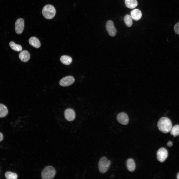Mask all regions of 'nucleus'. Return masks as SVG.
Wrapping results in <instances>:
<instances>
[{
	"label": "nucleus",
	"instance_id": "3",
	"mask_svg": "<svg viewBox=\"0 0 179 179\" xmlns=\"http://www.w3.org/2000/svg\"><path fill=\"white\" fill-rule=\"evenodd\" d=\"M111 161L108 160L105 156L101 157L100 159L98 164V169L100 172L104 173L107 171L111 164Z\"/></svg>",
	"mask_w": 179,
	"mask_h": 179
},
{
	"label": "nucleus",
	"instance_id": "20",
	"mask_svg": "<svg viewBox=\"0 0 179 179\" xmlns=\"http://www.w3.org/2000/svg\"><path fill=\"white\" fill-rule=\"evenodd\" d=\"M171 134L174 137L179 135V125H177L172 127L170 131Z\"/></svg>",
	"mask_w": 179,
	"mask_h": 179
},
{
	"label": "nucleus",
	"instance_id": "5",
	"mask_svg": "<svg viewBox=\"0 0 179 179\" xmlns=\"http://www.w3.org/2000/svg\"><path fill=\"white\" fill-rule=\"evenodd\" d=\"M168 155V152L167 149L164 148H161L157 152V159L160 162H163L167 158Z\"/></svg>",
	"mask_w": 179,
	"mask_h": 179
},
{
	"label": "nucleus",
	"instance_id": "17",
	"mask_svg": "<svg viewBox=\"0 0 179 179\" xmlns=\"http://www.w3.org/2000/svg\"><path fill=\"white\" fill-rule=\"evenodd\" d=\"M7 107L3 104L0 103V118L6 116L8 113Z\"/></svg>",
	"mask_w": 179,
	"mask_h": 179
},
{
	"label": "nucleus",
	"instance_id": "7",
	"mask_svg": "<svg viewBox=\"0 0 179 179\" xmlns=\"http://www.w3.org/2000/svg\"><path fill=\"white\" fill-rule=\"evenodd\" d=\"M74 78L71 76H68L63 78L60 81L59 84L62 87H67L72 84L75 82Z\"/></svg>",
	"mask_w": 179,
	"mask_h": 179
},
{
	"label": "nucleus",
	"instance_id": "24",
	"mask_svg": "<svg viewBox=\"0 0 179 179\" xmlns=\"http://www.w3.org/2000/svg\"><path fill=\"white\" fill-rule=\"evenodd\" d=\"M3 139V136L2 134L0 132V142L2 141Z\"/></svg>",
	"mask_w": 179,
	"mask_h": 179
},
{
	"label": "nucleus",
	"instance_id": "21",
	"mask_svg": "<svg viewBox=\"0 0 179 179\" xmlns=\"http://www.w3.org/2000/svg\"><path fill=\"white\" fill-rule=\"evenodd\" d=\"M5 176V178L7 179H16L18 177L16 174L10 172H6Z\"/></svg>",
	"mask_w": 179,
	"mask_h": 179
},
{
	"label": "nucleus",
	"instance_id": "15",
	"mask_svg": "<svg viewBox=\"0 0 179 179\" xmlns=\"http://www.w3.org/2000/svg\"><path fill=\"white\" fill-rule=\"evenodd\" d=\"M125 3L126 6L130 9L135 8L138 4L136 0H125Z\"/></svg>",
	"mask_w": 179,
	"mask_h": 179
},
{
	"label": "nucleus",
	"instance_id": "11",
	"mask_svg": "<svg viewBox=\"0 0 179 179\" xmlns=\"http://www.w3.org/2000/svg\"><path fill=\"white\" fill-rule=\"evenodd\" d=\"M131 16L133 20L135 21L139 20L142 16V13L139 10L136 9L132 10L131 12Z\"/></svg>",
	"mask_w": 179,
	"mask_h": 179
},
{
	"label": "nucleus",
	"instance_id": "10",
	"mask_svg": "<svg viewBox=\"0 0 179 179\" xmlns=\"http://www.w3.org/2000/svg\"><path fill=\"white\" fill-rule=\"evenodd\" d=\"M65 119L70 121L74 120L75 118L76 114L74 111L71 108H67L65 110L64 112Z\"/></svg>",
	"mask_w": 179,
	"mask_h": 179
},
{
	"label": "nucleus",
	"instance_id": "18",
	"mask_svg": "<svg viewBox=\"0 0 179 179\" xmlns=\"http://www.w3.org/2000/svg\"><path fill=\"white\" fill-rule=\"evenodd\" d=\"M132 18L131 15L127 14L124 17V21L127 26L128 27H131L133 24Z\"/></svg>",
	"mask_w": 179,
	"mask_h": 179
},
{
	"label": "nucleus",
	"instance_id": "2",
	"mask_svg": "<svg viewBox=\"0 0 179 179\" xmlns=\"http://www.w3.org/2000/svg\"><path fill=\"white\" fill-rule=\"evenodd\" d=\"M42 13L44 17L47 19H51L55 16L56 10L53 6L50 4L45 5L42 10Z\"/></svg>",
	"mask_w": 179,
	"mask_h": 179
},
{
	"label": "nucleus",
	"instance_id": "13",
	"mask_svg": "<svg viewBox=\"0 0 179 179\" xmlns=\"http://www.w3.org/2000/svg\"><path fill=\"white\" fill-rule=\"evenodd\" d=\"M29 42L32 46L38 48H39L41 46V43L38 39L37 38L33 37L30 38Z\"/></svg>",
	"mask_w": 179,
	"mask_h": 179
},
{
	"label": "nucleus",
	"instance_id": "23",
	"mask_svg": "<svg viewBox=\"0 0 179 179\" xmlns=\"http://www.w3.org/2000/svg\"><path fill=\"white\" fill-rule=\"evenodd\" d=\"M173 143L172 141H169L167 143V145L168 146L171 147L173 145Z\"/></svg>",
	"mask_w": 179,
	"mask_h": 179
},
{
	"label": "nucleus",
	"instance_id": "19",
	"mask_svg": "<svg viewBox=\"0 0 179 179\" xmlns=\"http://www.w3.org/2000/svg\"><path fill=\"white\" fill-rule=\"evenodd\" d=\"M9 45L11 49L14 51H19L22 50V48L21 46L20 45L15 44L13 42H10Z\"/></svg>",
	"mask_w": 179,
	"mask_h": 179
},
{
	"label": "nucleus",
	"instance_id": "12",
	"mask_svg": "<svg viewBox=\"0 0 179 179\" xmlns=\"http://www.w3.org/2000/svg\"><path fill=\"white\" fill-rule=\"evenodd\" d=\"M19 57L22 62H26L30 59V55L29 52L26 50H24L19 53Z\"/></svg>",
	"mask_w": 179,
	"mask_h": 179
},
{
	"label": "nucleus",
	"instance_id": "14",
	"mask_svg": "<svg viewBox=\"0 0 179 179\" xmlns=\"http://www.w3.org/2000/svg\"><path fill=\"white\" fill-rule=\"evenodd\" d=\"M127 166L130 171H134L135 168V164L134 160L131 158L128 159L127 162Z\"/></svg>",
	"mask_w": 179,
	"mask_h": 179
},
{
	"label": "nucleus",
	"instance_id": "25",
	"mask_svg": "<svg viewBox=\"0 0 179 179\" xmlns=\"http://www.w3.org/2000/svg\"><path fill=\"white\" fill-rule=\"evenodd\" d=\"M177 178L178 179H179V172L177 174Z\"/></svg>",
	"mask_w": 179,
	"mask_h": 179
},
{
	"label": "nucleus",
	"instance_id": "9",
	"mask_svg": "<svg viewBox=\"0 0 179 179\" xmlns=\"http://www.w3.org/2000/svg\"><path fill=\"white\" fill-rule=\"evenodd\" d=\"M118 121L121 124L123 125L127 124L129 122V118L127 114L124 112L119 113L117 118Z\"/></svg>",
	"mask_w": 179,
	"mask_h": 179
},
{
	"label": "nucleus",
	"instance_id": "22",
	"mask_svg": "<svg viewBox=\"0 0 179 179\" xmlns=\"http://www.w3.org/2000/svg\"><path fill=\"white\" fill-rule=\"evenodd\" d=\"M174 29L175 32L179 35V22L176 23L174 26Z\"/></svg>",
	"mask_w": 179,
	"mask_h": 179
},
{
	"label": "nucleus",
	"instance_id": "1",
	"mask_svg": "<svg viewBox=\"0 0 179 179\" xmlns=\"http://www.w3.org/2000/svg\"><path fill=\"white\" fill-rule=\"evenodd\" d=\"M157 127L161 132L164 133H167L170 131L172 125L170 119L163 117L161 118L158 122Z\"/></svg>",
	"mask_w": 179,
	"mask_h": 179
},
{
	"label": "nucleus",
	"instance_id": "16",
	"mask_svg": "<svg viewBox=\"0 0 179 179\" xmlns=\"http://www.w3.org/2000/svg\"><path fill=\"white\" fill-rule=\"evenodd\" d=\"M60 60L63 64L68 65H70L72 61V59L71 57L70 56L64 55L61 57Z\"/></svg>",
	"mask_w": 179,
	"mask_h": 179
},
{
	"label": "nucleus",
	"instance_id": "6",
	"mask_svg": "<svg viewBox=\"0 0 179 179\" xmlns=\"http://www.w3.org/2000/svg\"><path fill=\"white\" fill-rule=\"evenodd\" d=\"M106 30L109 35L114 37L116 35L117 30L114 27L113 22L111 20L107 21L106 24Z\"/></svg>",
	"mask_w": 179,
	"mask_h": 179
},
{
	"label": "nucleus",
	"instance_id": "8",
	"mask_svg": "<svg viewBox=\"0 0 179 179\" xmlns=\"http://www.w3.org/2000/svg\"><path fill=\"white\" fill-rule=\"evenodd\" d=\"M24 21L23 19L19 18L16 21L15 23V30L16 33L20 34L23 32L24 27Z\"/></svg>",
	"mask_w": 179,
	"mask_h": 179
},
{
	"label": "nucleus",
	"instance_id": "4",
	"mask_svg": "<svg viewBox=\"0 0 179 179\" xmlns=\"http://www.w3.org/2000/svg\"><path fill=\"white\" fill-rule=\"evenodd\" d=\"M55 174V171L53 167L48 166L45 167L42 171L41 176L43 179H51Z\"/></svg>",
	"mask_w": 179,
	"mask_h": 179
}]
</instances>
